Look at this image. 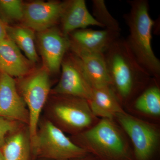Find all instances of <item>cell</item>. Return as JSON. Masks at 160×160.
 <instances>
[{
  "label": "cell",
  "instance_id": "cell-9",
  "mask_svg": "<svg viewBox=\"0 0 160 160\" xmlns=\"http://www.w3.org/2000/svg\"><path fill=\"white\" fill-rule=\"evenodd\" d=\"M38 33L39 49L44 68L49 73H58L63 60L70 48L69 37L55 27Z\"/></svg>",
  "mask_w": 160,
  "mask_h": 160
},
{
  "label": "cell",
  "instance_id": "cell-12",
  "mask_svg": "<svg viewBox=\"0 0 160 160\" xmlns=\"http://www.w3.org/2000/svg\"><path fill=\"white\" fill-rule=\"evenodd\" d=\"M125 110L141 119L160 124V81L153 78Z\"/></svg>",
  "mask_w": 160,
  "mask_h": 160
},
{
  "label": "cell",
  "instance_id": "cell-13",
  "mask_svg": "<svg viewBox=\"0 0 160 160\" xmlns=\"http://www.w3.org/2000/svg\"><path fill=\"white\" fill-rule=\"evenodd\" d=\"M70 45L92 53H104L120 37V32L108 29H78L68 36Z\"/></svg>",
  "mask_w": 160,
  "mask_h": 160
},
{
  "label": "cell",
  "instance_id": "cell-10",
  "mask_svg": "<svg viewBox=\"0 0 160 160\" xmlns=\"http://www.w3.org/2000/svg\"><path fill=\"white\" fill-rule=\"evenodd\" d=\"M66 2L35 1L24 5L23 26L41 32L50 29L60 22Z\"/></svg>",
  "mask_w": 160,
  "mask_h": 160
},
{
  "label": "cell",
  "instance_id": "cell-7",
  "mask_svg": "<svg viewBox=\"0 0 160 160\" xmlns=\"http://www.w3.org/2000/svg\"><path fill=\"white\" fill-rule=\"evenodd\" d=\"M19 78L17 86L29 112L28 132L31 146L36 137L40 116L50 93L51 83L49 72L44 67Z\"/></svg>",
  "mask_w": 160,
  "mask_h": 160
},
{
  "label": "cell",
  "instance_id": "cell-20",
  "mask_svg": "<svg viewBox=\"0 0 160 160\" xmlns=\"http://www.w3.org/2000/svg\"><path fill=\"white\" fill-rule=\"evenodd\" d=\"M92 15L97 21L102 25L104 29L120 32L119 23L114 18L106 7L104 0H93Z\"/></svg>",
  "mask_w": 160,
  "mask_h": 160
},
{
  "label": "cell",
  "instance_id": "cell-11",
  "mask_svg": "<svg viewBox=\"0 0 160 160\" xmlns=\"http://www.w3.org/2000/svg\"><path fill=\"white\" fill-rule=\"evenodd\" d=\"M0 117L29 125V112L16 83L2 72L0 73Z\"/></svg>",
  "mask_w": 160,
  "mask_h": 160
},
{
  "label": "cell",
  "instance_id": "cell-16",
  "mask_svg": "<svg viewBox=\"0 0 160 160\" xmlns=\"http://www.w3.org/2000/svg\"><path fill=\"white\" fill-rule=\"evenodd\" d=\"M60 22V30L66 36L73 31L86 29L89 26H96L104 28L90 13L85 0L66 1Z\"/></svg>",
  "mask_w": 160,
  "mask_h": 160
},
{
  "label": "cell",
  "instance_id": "cell-25",
  "mask_svg": "<svg viewBox=\"0 0 160 160\" xmlns=\"http://www.w3.org/2000/svg\"><path fill=\"white\" fill-rule=\"evenodd\" d=\"M0 160H5L2 152L1 150H0Z\"/></svg>",
  "mask_w": 160,
  "mask_h": 160
},
{
  "label": "cell",
  "instance_id": "cell-23",
  "mask_svg": "<svg viewBox=\"0 0 160 160\" xmlns=\"http://www.w3.org/2000/svg\"><path fill=\"white\" fill-rule=\"evenodd\" d=\"M6 25L0 17V41L7 37L6 32Z\"/></svg>",
  "mask_w": 160,
  "mask_h": 160
},
{
  "label": "cell",
  "instance_id": "cell-3",
  "mask_svg": "<svg viewBox=\"0 0 160 160\" xmlns=\"http://www.w3.org/2000/svg\"><path fill=\"white\" fill-rule=\"evenodd\" d=\"M128 2L130 10L123 18L129 28L126 40L128 46L140 65L152 77L160 81V60L152 47L155 22L149 15V2L146 0H132Z\"/></svg>",
  "mask_w": 160,
  "mask_h": 160
},
{
  "label": "cell",
  "instance_id": "cell-8",
  "mask_svg": "<svg viewBox=\"0 0 160 160\" xmlns=\"http://www.w3.org/2000/svg\"><path fill=\"white\" fill-rule=\"evenodd\" d=\"M61 69L60 79L52 92L54 95L70 96L89 101L93 88L86 78L79 60L69 50L63 60Z\"/></svg>",
  "mask_w": 160,
  "mask_h": 160
},
{
  "label": "cell",
  "instance_id": "cell-19",
  "mask_svg": "<svg viewBox=\"0 0 160 160\" xmlns=\"http://www.w3.org/2000/svg\"><path fill=\"white\" fill-rule=\"evenodd\" d=\"M7 36L20 50L24 52L26 58L32 63L39 60L35 44L34 31L25 26H8L6 25Z\"/></svg>",
  "mask_w": 160,
  "mask_h": 160
},
{
  "label": "cell",
  "instance_id": "cell-1",
  "mask_svg": "<svg viewBox=\"0 0 160 160\" xmlns=\"http://www.w3.org/2000/svg\"><path fill=\"white\" fill-rule=\"evenodd\" d=\"M104 54L112 89L125 109L153 78L138 62L125 39L118 38Z\"/></svg>",
  "mask_w": 160,
  "mask_h": 160
},
{
  "label": "cell",
  "instance_id": "cell-18",
  "mask_svg": "<svg viewBox=\"0 0 160 160\" xmlns=\"http://www.w3.org/2000/svg\"><path fill=\"white\" fill-rule=\"evenodd\" d=\"M1 149L5 160H31L32 155L29 132L17 131L6 141Z\"/></svg>",
  "mask_w": 160,
  "mask_h": 160
},
{
  "label": "cell",
  "instance_id": "cell-5",
  "mask_svg": "<svg viewBox=\"0 0 160 160\" xmlns=\"http://www.w3.org/2000/svg\"><path fill=\"white\" fill-rule=\"evenodd\" d=\"M113 119L129 138L134 160H160V124L141 119L126 111Z\"/></svg>",
  "mask_w": 160,
  "mask_h": 160
},
{
  "label": "cell",
  "instance_id": "cell-27",
  "mask_svg": "<svg viewBox=\"0 0 160 160\" xmlns=\"http://www.w3.org/2000/svg\"><path fill=\"white\" fill-rule=\"evenodd\" d=\"M0 73H1V72H0Z\"/></svg>",
  "mask_w": 160,
  "mask_h": 160
},
{
  "label": "cell",
  "instance_id": "cell-21",
  "mask_svg": "<svg viewBox=\"0 0 160 160\" xmlns=\"http://www.w3.org/2000/svg\"><path fill=\"white\" fill-rule=\"evenodd\" d=\"M24 5L20 0H0V11L7 22H22Z\"/></svg>",
  "mask_w": 160,
  "mask_h": 160
},
{
  "label": "cell",
  "instance_id": "cell-15",
  "mask_svg": "<svg viewBox=\"0 0 160 160\" xmlns=\"http://www.w3.org/2000/svg\"><path fill=\"white\" fill-rule=\"evenodd\" d=\"M32 63L8 37L0 41V72L11 77L21 78L32 70Z\"/></svg>",
  "mask_w": 160,
  "mask_h": 160
},
{
  "label": "cell",
  "instance_id": "cell-22",
  "mask_svg": "<svg viewBox=\"0 0 160 160\" xmlns=\"http://www.w3.org/2000/svg\"><path fill=\"white\" fill-rule=\"evenodd\" d=\"M18 122L0 117V148L6 142V136L10 132H16L18 129Z\"/></svg>",
  "mask_w": 160,
  "mask_h": 160
},
{
  "label": "cell",
  "instance_id": "cell-17",
  "mask_svg": "<svg viewBox=\"0 0 160 160\" xmlns=\"http://www.w3.org/2000/svg\"><path fill=\"white\" fill-rule=\"evenodd\" d=\"M88 102L93 114L99 118L113 119L117 115L126 111L111 87L93 88Z\"/></svg>",
  "mask_w": 160,
  "mask_h": 160
},
{
  "label": "cell",
  "instance_id": "cell-6",
  "mask_svg": "<svg viewBox=\"0 0 160 160\" xmlns=\"http://www.w3.org/2000/svg\"><path fill=\"white\" fill-rule=\"evenodd\" d=\"M31 147L32 158L69 160L89 153L49 120L39 124L36 137Z\"/></svg>",
  "mask_w": 160,
  "mask_h": 160
},
{
  "label": "cell",
  "instance_id": "cell-26",
  "mask_svg": "<svg viewBox=\"0 0 160 160\" xmlns=\"http://www.w3.org/2000/svg\"><path fill=\"white\" fill-rule=\"evenodd\" d=\"M40 160H49L45 159H40Z\"/></svg>",
  "mask_w": 160,
  "mask_h": 160
},
{
  "label": "cell",
  "instance_id": "cell-2",
  "mask_svg": "<svg viewBox=\"0 0 160 160\" xmlns=\"http://www.w3.org/2000/svg\"><path fill=\"white\" fill-rule=\"evenodd\" d=\"M70 138L100 160H134L129 138L112 119L100 118L91 128Z\"/></svg>",
  "mask_w": 160,
  "mask_h": 160
},
{
  "label": "cell",
  "instance_id": "cell-4",
  "mask_svg": "<svg viewBox=\"0 0 160 160\" xmlns=\"http://www.w3.org/2000/svg\"><path fill=\"white\" fill-rule=\"evenodd\" d=\"M48 108L49 121L64 132L79 134L100 120L92 111L88 101L75 97L55 95Z\"/></svg>",
  "mask_w": 160,
  "mask_h": 160
},
{
  "label": "cell",
  "instance_id": "cell-14",
  "mask_svg": "<svg viewBox=\"0 0 160 160\" xmlns=\"http://www.w3.org/2000/svg\"><path fill=\"white\" fill-rule=\"evenodd\" d=\"M69 50L79 60L92 88L111 87V82L104 53H92L70 45Z\"/></svg>",
  "mask_w": 160,
  "mask_h": 160
},
{
  "label": "cell",
  "instance_id": "cell-24",
  "mask_svg": "<svg viewBox=\"0 0 160 160\" xmlns=\"http://www.w3.org/2000/svg\"><path fill=\"white\" fill-rule=\"evenodd\" d=\"M69 160H100L95 156L91 154V153H88L84 156L81 157L75 158Z\"/></svg>",
  "mask_w": 160,
  "mask_h": 160
}]
</instances>
